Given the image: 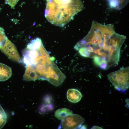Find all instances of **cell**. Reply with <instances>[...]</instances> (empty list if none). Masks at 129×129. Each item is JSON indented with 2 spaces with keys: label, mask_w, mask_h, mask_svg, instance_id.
Returning a JSON list of instances; mask_svg holds the SVG:
<instances>
[{
  "label": "cell",
  "mask_w": 129,
  "mask_h": 129,
  "mask_svg": "<svg viewBox=\"0 0 129 129\" xmlns=\"http://www.w3.org/2000/svg\"><path fill=\"white\" fill-rule=\"evenodd\" d=\"M7 121L6 115L0 104V129L4 126Z\"/></svg>",
  "instance_id": "10"
},
{
  "label": "cell",
  "mask_w": 129,
  "mask_h": 129,
  "mask_svg": "<svg viewBox=\"0 0 129 129\" xmlns=\"http://www.w3.org/2000/svg\"><path fill=\"white\" fill-rule=\"evenodd\" d=\"M91 129H102V128H101V127H98V126H93V127H92L91 128Z\"/></svg>",
  "instance_id": "13"
},
{
  "label": "cell",
  "mask_w": 129,
  "mask_h": 129,
  "mask_svg": "<svg viewBox=\"0 0 129 129\" xmlns=\"http://www.w3.org/2000/svg\"><path fill=\"white\" fill-rule=\"evenodd\" d=\"M7 38L4 29L3 28L0 27V46L4 43Z\"/></svg>",
  "instance_id": "11"
},
{
  "label": "cell",
  "mask_w": 129,
  "mask_h": 129,
  "mask_svg": "<svg viewBox=\"0 0 129 129\" xmlns=\"http://www.w3.org/2000/svg\"><path fill=\"white\" fill-rule=\"evenodd\" d=\"M85 121V119L81 116L72 114L62 120L61 124L63 129H75L81 127Z\"/></svg>",
  "instance_id": "6"
},
{
  "label": "cell",
  "mask_w": 129,
  "mask_h": 129,
  "mask_svg": "<svg viewBox=\"0 0 129 129\" xmlns=\"http://www.w3.org/2000/svg\"><path fill=\"white\" fill-rule=\"evenodd\" d=\"M113 0V1H118V0Z\"/></svg>",
  "instance_id": "14"
},
{
  "label": "cell",
  "mask_w": 129,
  "mask_h": 129,
  "mask_svg": "<svg viewBox=\"0 0 129 129\" xmlns=\"http://www.w3.org/2000/svg\"><path fill=\"white\" fill-rule=\"evenodd\" d=\"M0 49L11 60L19 63L21 59L14 44L7 38L4 43L0 46Z\"/></svg>",
  "instance_id": "5"
},
{
  "label": "cell",
  "mask_w": 129,
  "mask_h": 129,
  "mask_svg": "<svg viewBox=\"0 0 129 129\" xmlns=\"http://www.w3.org/2000/svg\"><path fill=\"white\" fill-rule=\"evenodd\" d=\"M73 114L72 111L64 108L58 109L55 112L54 116L58 120H62L68 116Z\"/></svg>",
  "instance_id": "9"
},
{
  "label": "cell",
  "mask_w": 129,
  "mask_h": 129,
  "mask_svg": "<svg viewBox=\"0 0 129 129\" xmlns=\"http://www.w3.org/2000/svg\"><path fill=\"white\" fill-rule=\"evenodd\" d=\"M19 0H5V4L9 5L12 8L14 7Z\"/></svg>",
  "instance_id": "12"
},
{
  "label": "cell",
  "mask_w": 129,
  "mask_h": 129,
  "mask_svg": "<svg viewBox=\"0 0 129 129\" xmlns=\"http://www.w3.org/2000/svg\"><path fill=\"white\" fill-rule=\"evenodd\" d=\"M44 12L48 21L55 26L63 27L74 16L82 11L81 0H47Z\"/></svg>",
  "instance_id": "3"
},
{
  "label": "cell",
  "mask_w": 129,
  "mask_h": 129,
  "mask_svg": "<svg viewBox=\"0 0 129 129\" xmlns=\"http://www.w3.org/2000/svg\"></svg>",
  "instance_id": "15"
},
{
  "label": "cell",
  "mask_w": 129,
  "mask_h": 129,
  "mask_svg": "<svg viewBox=\"0 0 129 129\" xmlns=\"http://www.w3.org/2000/svg\"><path fill=\"white\" fill-rule=\"evenodd\" d=\"M82 95L81 93L78 90L75 89H70L68 90L67 93V97L70 102L76 103L81 99Z\"/></svg>",
  "instance_id": "7"
},
{
  "label": "cell",
  "mask_w": 129,
  "mask_h": 129,
  "mask_svg": "<svg viewBox=\"0 0 129 129\" xmlns=\"http://www.w3.org/2000/svg\"><path fill=\"white\" fill-rule=\"evenodd\" d=\"M115 32L113 25H104L93 21L88 34L77 43L74 48L82 56L93 58L102 49L105 40Z\"/></svg>",
  "instance_id": "2"
},
{
  "label": "cell",
  "mask_w": 129,
  "mask_h": 129,
  "mask_svg": "<svg viewBox=\"0 0 129 129\" xmlns=\"http://www.w3.org/2000/svg\"><path fill=\"white\" fill-rule=\"evenodd\" d=\"M12 74V70L9 66L0 63V81H5L10 78Z\"/></svg>",
  "instance_id": "8"
},
{
  "label": "cell",
  "mask_w": 129,
  "mask_h": 129,
  "mask_svg": "<svg viewBox=\"0 0 129 129\" xmlns=\"http://www.w3.org/2000/svg\"><path fill=\"white\" fill-rule=\"evenodd\" d=\"M22 54V61L26 67L23 76L24 80L49 81L59 69L39 38L31 41Z\"/></svg>",
  "instance_id": "1"
},
{
  "label": "cell",
  "mask_w": 129,
  "mask_h": 129,
  "mask_svg": "<svg viewBox=\"0 0 129 129\" xmlns=\"http://www.w3.org/2000/svg\"><path fill=\"white\" fill-rule=\"evenodd\" d=\"M109 80L116 89L122 92L129 87V67L122 68L107 75Z\"/></svg>",
  "instance_id": "4"
}]
</instances>
